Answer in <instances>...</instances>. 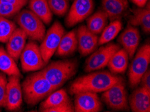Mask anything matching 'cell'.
<instances>
[{
  "label": "cell",
  "instance_id": "1",
  "mask_svg": "<svg viewBox=\"0 0 150 112\" xmlns=\"http://www.w3.org/2000/svg\"><path fill=\"white\" fill-rule=\"evenodd\" d=\"M121 80H122L121 77L107 70L92 71L75 80L70 86L69 89L70 92L74 95L84 91L101 93Z\"/></svg>",
  "mask_w": 150,
  "mask_h": 112
},
{
  "label": "cell",
  "instance_id": "2",
  "mask_svg": "<svg viewBox=\"0 0 150 112\" xmlns=\"http://www.w3.org/2000/svg\"><path fill=\"white\" fill-rule=\"evenodd\" d=\"M22 89L24 101L29 106H36L55 91L39 70L26 77L22 82Z\"/></svg>",
  "mask_w": 150,
  "mask_h": 112
},
{
  "label": "cell",
  "instance_id": "3",
  "mask_svg": "<svg viewBox=\"0 0 150 112\" xmlns=\"http://www.w3.org/2000/svg\"><path fill=\"white\" fill-rule=\"evenodd\" d=\"M78 68V62L69 59L52 62L39 72L57 90L76 75Z\"/></svg>",
  "mask_w": 150,
  "mask_h": 112
},
{
  "label": "cell",
  "instance_id": "4",
  "mask_svg": "<svg viewBox=\"0 0 150 112\" xmlns=\"http://www.w3.org/2000/svg\"><path fill=\"white\" fill-rule=\"evenodd\" d=\"M15 22L31 40L40 42L46 34L45 24L30 10H21L15 15Z\"/></svg>",
  "mask_w": 150,
  "mask_h": 112
},
{
  "label": "cell",
  "instance_id": "5",
  "mask_svg": "<svg viewBox=\"0 0 150 112\" xmlns=\"http://www.w3.org/2000/svg\"><path fill=\"white\" fill-rule=\"evenodd\" d=\"M133 59L128 73L129 85L132 88L137 87L142 75L149 68L150 63V45L145 44L139 48Z\"/></svg>",
  "mask_w": 150,
  "mask_h": 112
},
{
  "label": "cell",
  "instance_id": "6",
  "mask_svg": "<svg viewBox=\"0 0 150 112\" xmlns=\"http://www.w3.org/2000/svg\"><path fill=\"white\" fill-rule=\"evenodd\" d=\"M20 59L22 69L24 73L40 70L47 65L42 58L40 46L33 40L26 43Z\"/></svg>",
  "mask_w": 150,
  "mask_h": 112
},
{
  "label": "cell",
  "instance_id": "7",
  "mask_svg": "<svg viewBox=\"0 0 150 112\" xmlns=\"http://www.w3.org/2000/svg\"><path fill=\"white\" fill-rule=\"evenodd\" d=\"M102 93V100L108 108L116 111L129 109L127 91L123 80L117 82Z\"/></svg>",
  "mask_w": 150,
  "mask_h": 112
},
{
  "label": "cell",
  "instance_id": "8",
  "mask_svg": "<svg viewBox=\"0 0 150 112\" xmlns=\"http://www.w3.org/2000/svg\"><path fill=\"white\" fill-rule=\"evenodd\" d=\"M65 33L64 28L59 22H54L46 32L39 46L42 58L47 63H48L51 57L55 53Z\"/></svg>",
  "mask_w": 150,
  "mask_h": 112
},
{
  "label": "cell",
  "instance_id": "9",
  "mask_svg": "<svg viewBox=\"0 0 150 112\" xmlns=\"http://www.w3.org/2000/svg\"><path fill=\"white\" fill-rule=\"evenodd\" d=\"M120 49L119 45L113 43L103 44L102 46L93 52L86 61L84 67L85 71L88 73L96 71L106 67L111 56Z\"/></svg>",
  "mask_w": 150,
  "mask_h": 112
},
{
  "label": "cell",
  "instance_id": "10",
  "mask_svg": "<svg viewBox=\"0 0 150 112\" xmlns=\"http://www.w3.org/2000/svg\"><path fill=\"white\" fill-rule=\"evenodd\" d=\"M94 4L93 0H74L65 18L67 27H72L83 21L92 14Z\"/></svg>",
  "mask_w": 150,
  "mask_h": 112
},
{
  "label": "cell",
  "instance_id": "11",
  "mask_svg": "<svg viewBox=\"0 0 150 112\" xmlns=\"http://www.w3.org/2000/svg\"><path fill=\"white\" fill-rule=\"evenodd\" d=\"M20 77L9 76L7 84L5 108L8 111H17L20 109L23 101Z\"/></svg>",
  "mask_w": 150,
  "mask_h": 112
},
{
  "label": "cell",
  "instance_id": "12",
  "mask_svg": "<svg viewBox=\"0 0 150 112\" xmlns=\"http://www.w3.org/2000/svg\"><path fill=\"white\" fill-rule=\"evenodd\" d=\"M74 111L98 112L102 109V104L97 93L84 91L75 94Z\"/></svg>",
  "mask_w": 150,
  "mask_h": 112
},
{
  "label": "cell",
  "instance_id": "13",
  "mask_svg": "<svg viewBox=\"0 0 150 112\" xmlns=\"http://www.w3.org/2000/svg\"><path fill=\"white\" fill-rule=\"evenodd\" d=\"M77 30L78 49L81 56H86L96 51L98 46V36L92 33L85 25L79 26Z\"/></svg>",
  "mask_w": 150,
  "mask_h": 112
},
{
  "label": "cell",
  "instance_id": "14",
  "mask_svg": "<svg viewBox=\"0 0 150 112\" xmlns=\"http://www.w3.org/2000/svg\"><path fill=\"white\" fill-rule=\"evenodd\" d=\"M140 40L141 36L138 29L131 25L127 26L118 38L120 44L127 52L130 58H132L135 55Z\"/></svg>",
  "mask_w": 150,
  "mask_h": 112
},
{
  "label": "cell",
  "instance_id": "15",
  "mask_svg": "<svg viewBox=\"0 0 150 112\" xmlns=\"http://www.w3.org/2000/svg\"><path fill=\"white\" fill-rule=\"evenodd\" d=\"M129 104L133 112L150 111V90L139 87L129 97Z\"/></svg>",
  "mask_w": 150,
  "mask_h": 112
},
{
  "label": "cell",
  "instance_id": "16",
  "mask_svg": "<svg viewBox=\"0 0 150 112\" xmlns=\"http://www.w3.org/2000/svg\"><path fill=\"white\" fill-rule=\"evenodd\" d=\"M27 36L21 28H16L6 42V51L10 56L18 61L26 44Z\"/></svg>",
  "mask_w": 150,
  "mask_h": 112
},
{
  "label": "cell",
  "instance_id": "17",
  "mask_svg": "<svg viewBox=\"0 0 150 112\" xmlns=\"http://www.w3.org/2000/svg\"><path fill=\"white\" fill-rule=\"evenodd\" d=\"M128 8L127 0H102V10L110 21L120 20Z\"/></svg>",
  "mask_w": 150,
  "mask_h": 112
},
{
  "label": "cell",
  "instance_id": "18",
  "mask_svg": "<svg viewBox=\"0 0 150 112\" xmlns=\"http://www.w3.org/2000/svg\"><path fill=\"white\" fill-rule=\"evenodd\" d=\"M77 49H78L77 30H73L69 32L65 33L63 36L55 53L59 56H67L74 53Z\"/></svg>",
  "mask_w": 150,
  "mask_h": 112
},
{
  "label": "cell",
  "instance_id": "19",
  "mask_svg": "<svg viewBox=\"0 0 150 112\" xmlns=\"http://www.w3.org/2000/svg\"><path fill=\"white\" fill-rule=\"evenodd\" d=\"M29 10L48 25L53 19V13L49 8L48 0H28Z\"/></svg>",
  "mask_w": 150,
  "mask_h": 112
},
{
  "label": "cell",
  "instance_id": "20",
  "mask_svg": "<svg viewBox=\"0 0 150 112\" xmlns=\"http://www.w3.org/2000/svg\"><path fill=\"white\" fill-rule=\"evenodd\" d=\"M129 55L123 49L115 52L111 56L107 66L109 70L113 74H122L126 71L129 64Z\"/></svg>",
  "mask_w": 150,
  "mask_h": 112
},
{
  "label": "cell",
  "instance_id": "21",
  "mask_svg": "<svg viewBox=\"0 0 150 112\" xmlns=\"http://www.w3.org/2000/svg\"><path fill=\"white\" fill-rule=\"evenodd\" d=\"M71 101L67 91L65 89H57L51 93L45 100L41 101L40 106V111H44L47 109L59 106Z\"/></svg>",
  "mask_w": 150,
  "mask_h": 112
},
{
  "label": "cell",
  "instance_id": "22",
  "mask_svg": "<svg viewBox=\"0 0 150 112\" xmlns=\"http://www.w3.org/2000/svg\"><path fill=\"white\" fill-rule=\"evenodd\" d=\"M0 71L8 76H18L20 78L22 77L16 61L2 46H0Z\"/></svg>",
  "mask_w": 150,
  "mask_h": 112
},
{
  "label": "cell",
  "instance_id": "23",
  "mask_svg": "<svg viewBox=\"0 0 150 112\" xmlns=\"http://www.w3.org/2000/svg\"><path fill=\"white\" fill-rule=\"evenodd\" d=\"M108 18L102 10H98L90 15L86 20V27L89 30L96 35L101 34L107 25Z\"/></svg>",
  "mask_w": 150,
  "mask_h": 112
},
{
  "label": "cell",
  "instance_id": "24",
  "mask_svg": "<svg viewBox=\"0 0 150 112\" xmlns=\"http://www.w3.org/2000/svg\"><path fill=\"white\" fill-rule=\"evenodd\" d=\"M130 24L133 26H140L145 33L150 32V8H140L134 11Z\"/></svg>",
  "mask_w": 150,
  "mask_h": 112
},
{
  "label": "cell",
  "instance_id": "25",
  "mask_svg": "<svg viewBox=\"0 0 150 112\" xmlns=\"http://www.w3.org/2000/svg\"><path fill=\"white\" fill-rule=\"evenodd\" d=\"M122 24L120 20L111 21L110 24L105 26L98 37V46L107 44L114 40L122 30Z\"/></svg>",
  "mask_w": 150,
  "mask_h": 112
},
{
  "label": "cell",
  "instance_id": "26",
  "mask_svg": "<svg viewBox=\"0 0 150 112\" xmlns=\"http://www.w3.org/2000/svg\"><path fill=\"white\" fill-rule=\"evenodd\" d=\"M17 28L16 24L7 18L0 17V42L6 43Z\"/></svg>",
  "mask_w": 150,
  "mask_h": 112
},
{
  "label": "cell",
  "instance_id": "27",
  "mask_svg": "<svg viewBox=\"0 0 150 112\" xmlns=\"http://www.w3.org/2000/svg\"><path fill=\"white\" fill-rule=\"evenodd\" d=\"M48 4L53 14L60 17L67 12L69 6V0H48Z\"/></svg>",
  "mask_w": 150,
  "mask_h": 112
},
{
  "label": "cell",
  "instance_id": "28",
  "mask_svg": "<svg viewBox=\"0 0 150 112\" xmlns=\"http://www.w3.org/2000/svg\"><path fill=\"white\" fill-rule=\"evenodd\" d=\"M22 9L20 7L0 2V17L8 18L14 16Z\"/></svg>",
  "mask_w": 150,
  "mask_h": 112
},
{
  "label": "cell",
  "instance_id": "29",
  "mask_svg": "<svg viewBox=\"0 0 150 112\" xmlns=\"http://www.w3.org/2000/svg\"><path fill=\"white\" fill-rule=\"evenodd\" d=\"M8 78L6 75L0 71V108L5 107Z\"/></svg>",
  "mask_w": 150,
  "mask_h": 112
},
{
  "label": "cell",
  "instance_id": "30",
  "mask_svg": "<svg viewBox=\"0 0 150 112\" xmlns=\"http://www.w3.org/2000/svg\"><path fill=\"white\" fill-rule=\"evenodd\" d=\"M74 111V106L71 101L59 106L47 109L45 112H73Z\"/></svg>",
  "mask_w": 150,
  "mask_h": 112
},
{
  "label": "cell",
  "instance_id": "31",
  "mask_svg": "<svg viewBox=\"0 0 150 112\" xmlns=\"http://www.w3.org/2000/svg\"><path fill=\"white\" fill-rule=\"evenodd\" d=\"M140 86L142 87L150 90V69L148 68L144 75H142L140 79Z\"/></svg>",
  "mask_w": 150,
  "mask_h": 112
},
{
  "label": "cell",
  "instance_id": "32",
  "mask_svg": "<svg viewBox=\"0 0 150 112\" xmlns=\"http://www.w3.org/2000/svg\"><path fill=\"white\" fill-rule=\"evenodd\" d=\"M28 1V0H0V2H2V3L20 7L22 8H23V7L26 5Z\"/></svg>",
  "mask_w": 150,
  "mask_h": 112
},
{
  "label": "cell",
  "instance_id": "33",
  "mask_svg": "<svg viewBox=\"0 0 150 112\" xmlns=\"http://www.w3.org/2000/svg\"><path fill=\"white\" fill-rule=\"evenodd\" d=\"M134 4L137 6L139 8H144L146 6V4L148 0H131Z\"/></svg>",
  "mask_w": 150,
  "mask_h": 112
}]
</instances>
